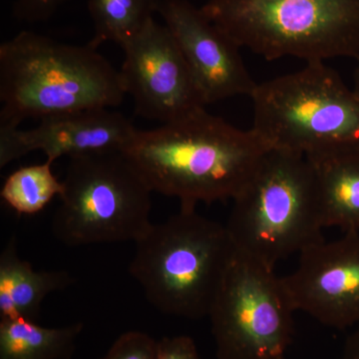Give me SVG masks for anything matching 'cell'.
I'll list each match as a JSON object with an SVG mask.
<instances>
[{"mask_svg": "<svg viewBox=\"0 0 359 359\" xmlns=\"http://www.w3.org/2000/svg\"><path fill=\"white\" fill-rule=\"evenodd\" d=\"M269 149L252 129H238L204 108L137 130L122 152L153 193L197 205L233 200Z\"/></svg>", "mask_w": 359, "mask_h": 359, "instance_id": "cell-1", "label": "cell"}, {"mask_svg": "<svg viewBox=\"0 0 359 359\" xmlns=\"http://www.w3.org/2000/svg\"><path fill=\"white\" fill-rule=\"evenodd\" d=\"M125 96L119 71L88 43L22 32L0 45V124L114 108Z\"/></svg>", "mask_w": 359, "mask_h": 359, "instance_id": "cell-2", "label": "cell"}, {"mask_svg": "<svg viewBox=\"0 0 359 359\" xmlns=\"http://www.w3.org/2000/svg\"><path fill=\"white\" fill-rule=\"evenodd\" d=\"M194 204L136 242L129 266L146 299L160 313L188 320L209 316L233 254L226 224L202 216Z\"/></svg>", "mask_w": 359, "mask_h": 359, "instance_id": "cell-3", "label": "cell"}, {"mask_svg": "<svg viewBox=\"0 0 359 359\" xmlns=\"http://www.w3.org/2000/svg\"><path fill=\"white\" fill-rule=\"evenodd\" d=\"M226 226L236 250L273 269L323 242L320 190L309 160L269 149L233 198Z\"/></svg>", "mask_w": 359, "mask_h": 359, "instance_id": "cell-4", "label": "cell"}, {"mask_svg": "<svg viewBox=\"0 0 359 359\" xmlns=\"http://www.w3.org/2000/svg\"><path fill=\"white\" fill-rule=\"evenodd\" d=\"M201 9L268 61L359 57V0H208Z\"/></svg>", "mask_w": 359, "mask_h": 359, "instance_id": "cell-5", "label": "cell"}, {"mask_svg": "<svg viewBox=\"0 0 359 359\" xmlns=\"http://www.w3.org/2000/svg\"><path fill=\"white\" fill-rule=\"evenodd\" d=\"M252 131L271 149L308 156L359 146V97L325 62L257 84Z\"/></svg>", "mask_w": 359, "mask_h": 359, "instance_id": "cell-6", "label": "cell"}, {"mask_svg": "<svg viewBox=\"0 0 359 359\" xmlns=\"http://www.w3.org/2000/svg\"><path fill=\"white\" fill-rule=\"evenodd\" d=\"M53 219L68 247L136 243L152 226V190L122 151L70 158Z\"/></svg>", "mask_w": 359, "mask_h": 359, "instance_id": "cell-7", "label": "cell"}, {"mask_svg": "<svg viewBox=\"0 0 359 359\" xmlns=\"http://www.w3.org/2000/svg\"><path fill=\"white\" fill-rule=\"evenodd\" d=\"M273 271L235 250L209 314L218 359H285L297 311Z\"/></svg>", "mask_w": 359, "mask_h": 359, "instance_id": "cell-8", "label": "cell"}, {"mask_svg": "<svg viewBox=\"0 0 359 359\" xmlns=\"http://www.w3.org/2000/svg\"><path fill=\"white\" fill-rule=\"evenodd\" d=\"M121 48L120 76L137 115L167 124L204 109L190 67L166 25L151 18Z\"/></svg>", "mask_w": 359, "mask_h": 359, "instance_id": "cell-9", "label": "cell"}, {"mask_svg": "<svg viewBox=\"0 0 359 359\" xmlns=\"http://www.w3.org/2000/svg\"><path fill=\"white\" fill-rule=\"evenodd\" d=\"M299 256L294 273L282 278L295 311L337 330L359 325V231L323 240Z\"/></svg>", "mask_w": 359, "mask_h": 359, "instance_id": "cell-10", "label": "cell"}, {"mask_svg": "<svg viewBox=\"0 0 359 359\" xmlns=\"http://www.w3.org/2000/svg\"><path fill=\"white\" fill-rule=\"evenodd\" d=\"M158 13L185 57L205 106L236 96H250L257 84L240 48L188 0H162Z\"/></svg>", "mask_w": 359, "mask_h": 359, "instance_id": "cell-11", "label": "cell"}, {"mask_svg": "<svg viewBox=\"0 0 359 359\" xmlns=\"http://www.w3.org/2000/svg\"><path fill=\"white\" fill-rule=\"evenodd\" d=\"M137 130L126 116L110 108L48 116L29 130L0 124V168L34 151L43 152L52 164L61 157L122 151Z\"/></svg>", "mask_w": 359, "mask_h": 359, "instance_id": "cell-12", "label": "cell"}, {"mask_svg": "<svg viewBox=\"0 0 359 359\" xmlns=\"http://www.w3.org/2000/svg\"><path fill=\"white\" fill-rule=\"evenodd\" d=\"M306 158L318 181L325 228L359 231V146Z\"/></svg>", "mask_w": 359, "mask_h": 359, "instance_id": "cell-13", "label": "cell"}, {"mask_svg": "<svg viewBox=\"0 0 359 359\" xmlns=\"http://www.w3.org/2000/svg\"><path fill=\"white\" fill-rule=\"evenodd\" d=\"M73 283L74 278L65 271H35L18 256L11 238L0 255V320L36 321L45 297Z\"/></svg>", "mask_w": 359, "mask_h": 359, "instance_id": "cell-14", "label": "cell"}, {"mask_svg": "<svg viewBox=\"0 0 359 359\" xmlns=\"http://www.w3.org/2000/svg\"><path fill=\"white\" fill-rule=\"evenodd\" d=\"M84 325L45 327L25 318L0 320V359H71Z\"/></svg>", "mask_w": 359, "mask_h": 359, "instance_id": "cell-15", "label": "cell"}, {"mask_svg": "<svg viewBox=\"0 0 359 359\" xmlns=\"http://www.w3.org/2000/svg\"><path fill=\"white\" fill-rule=\"evenodd\" d=\"M162 0H88L94 35L88 44L95 49L105 42L122 46L158 13Z\"/></svg>", "mask_w": 359, "mask_h": 359, "instance_id": "cell-16", "label": "cell"}, {"mask_svg": "<svg viewBox=\"0 0 359 359\" xmlns=\"http://www.w3.org/2000/svg\"><path fill=\"white\" fill-rule=\"evenodd\" d=\"M63 192L62 181L52 172V163L21 167L7 177L2 200L20 215L37 214Z\"/></svg>", "mask_w": 359, "mask_h": 359, "instance_id": "cell-17", "label": "cell"}, {"mask_svg": "<svg viewBox=\"0 0 359 359\" xmlns=\"http://www.w3.org/2000/svg\"><path fill=\"white\" fill-rule=\"evenodd\" d=\"M158 340L138 330L120 335L101 359H157Z\"/></svg>", "mask_w": 359, "mask_h": 359, "instance_id": "cell-18", "label": "cell"}, {"mask_svg": "<svg viewBox=\"0 0 359 359\" xmlns=\"http://www.w3.org/2000/svg\"><path fill=\"white\" fill-rule=\"evenodd\" d=\"M67 0H15L13 15L28 23L48 20Z\"/></svg>", "mask_w": 359, "mask_h": 359, "instance_id": "cell-19", "label": "cell"}, {"mask_svg": "<svg viewBox=\"0 0 359 359\" xmlns=\"http://www.w3.org/2000/svg\"><path fill=\"white\" fill-rule=\"evenodd\" d=\"M157 359H201L195 341L188 335L158 340Z\"/></svg>", "mask_w": 359, "mask_h": 359, "instance_id": "cell-20", "label": "cell"}, {"mask_svg": "<svg viewBox=\"0 0 359 359\" xmlns=\"http://www.w3.org/2000/svg\"><path fill=\"white\" fill-rule=\"evenodd\" d=\"M340 359H359V325L353 334L347 337Z\"/></svg>", "mask_w": 359, "mask_h": 359, "instance_id": "cell-21", "label": "cell"}, {"mask_svg": "<svg viewBox=\"0 0 359 359\" xmlns=\"http://www.w3.org/2000/svg\"><path fill=\"white\" fill-rule=\"evenodd\" d=\"M358 60V66H356L355 70L353 73V90L354 93L359 97V57L356 59Z\"/></svg>", "mask_w": 359, "mask_h": 359, "instance_id": "cell-22", "label": "cell"}]
</instances>
